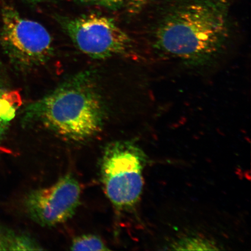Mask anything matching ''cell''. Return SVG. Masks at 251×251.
<instances>
[{
	"label": "cell",
	"instance_id": "obj_6",
	"mask_svg": "<svg viewBox=\"0 0 251 251\" xmlns=\"http://www.w3.org/2000/svg\"><path fill=\"white\" fill-rule=\"evenodd\" d=\"M81 188L71 175L51 186L31 191L25 200L28 215L43 227H53L72 218L79 206Z\"/></svg>",
	"mask_w": 251,
	"mask_h": 251
},
{
	"label": "cell",
	"instance_id": "obj_13",
	"mask_svg": "<svg viewBox=\"0 0 251 251\" xmlns=\"http://www.w3.org/2000/svg\"><path fill=\"white\" fill-rule=\"evenodd\" d=\"M26 1L30 2H39L49 1V0H26Z\"/></svg>",
	"mask_w": 251,
	"mask_h": 251
},
{
	"label": "cell",
	"instance_id": "obj_14",
	"mask_svg": "<svg viewBox=\"0 0 251 251\" xmlns=\"http://www.w3.org/2000/svg\"><path fill=\"white\" fill-rule=\"evenodd\" d=\"M220 1H225V0H220Z\"/></svg>",
	"mask_w": 251,
	"mask_h": 251
},
{
	"label": "cell",
	"instance_id": "obj_12",
	"mask_svg": "<svg viewBox=\"0 0 251 251\" xmlns=\"http://www.w3.org/2000/svg\"><path fill=\"white\" fill-rule=\"evenodd\" d=\"M149 1V0H126L134 8H139Z\"/></svg>",
	"mask_w": 251,
	"mask_h": 251
},
{
	"label": "cell",
	"instance_id": "obj_11",
	"mask_svg": "<svg viewBox=\"0 0 251 251\" xmlns=\"http://www.w3.org/2000/svg\"><path fill=\"white\" fill-rule=\"evenodd\" d=\"M81 2L90 5L101 6L111 9H117L121 7L126 0H80Z\"/></svg>",
	"mask_w": 251,
	"mask_h": 251
},
{
	"label": "cell",
	"instance_id": "obj_3",
	"mask_svg": "<svg viewBox=\"0 0 251 251\" xmlns=\"http://www.w3.org/2000/svg\"><path fill=\"white\" fill-rule=\"evenodd\" d=\"M148 157L131 141H117L105 147L100 166L103 190L118 211H130L139 203Z\"/></svg>",
	"mask_w": 251,
	"mask_h": 251
},
{
	"label": "cell",
	"instance_id": "obj_9",
	"mask_svg": "<svg viewBox=\"0 0 251 251\" xmlns=\"http://www.w3.org/2000/svg\"><path fill=\"white\" fill-rule=\"evenodd\" d=\"M72 251H108L101 238L93 234H84L75 238L71 245Z\"/></svg>",
	"mask_w": 251,
	"mask_h": 251
},
{
	"label": "cell",
	"instance_id": "obj_8",
	"mask_svg": "<svg viewBox=\"0 0 251 251\" xmlns=\"http://www.w3.org/2000/svg\"><path fill=\"white\" fill-rule=\"evenodd\" d=\"M43 249L32 238L0 226V251H31Z\"/></svg>",
	"mask_w": 251,
	"mask_h": 251
},
{
	"label": "cell",
	"instance_id": "obj_1",
	"mask_svg": "<svg viewBox=\"0 0 251 251\" xmlns=\"http://www.w3.org/2000/svg\"><path fill=\"white\" fill-rule=\"evenodd\" d=\"M106 117L95 74L84 71L65 80L24 109L25 125L42 126L65 139L84 141L98 134Z\"/></svg>",
	"mask_w": 251,
	"mask_h": 251
},
{
	"label": "cell",
	"instance_id": "obj_2",
	"mask_svg": "<svg viewBox=\"0 0 251 251\" xmlns=\"http://www.w3.org/2000/svg\"><path fill=\"white\" fill-rule=\"evenodd\" d=\"M151 34L152 46L158 54L194 67L218 58L230 36L223 12L201 3L176 9Z\"/></svg>",
	"mask_w": 251,
	"mask_h": 251
},
{
	"label": "cell",
	"instance_id": "obj_5",
	"mask_svg": "<svg viewBox=\"0 0 251 251\" xmlns=\"http://www.w3.org/2000/svg\"><path fill=\"white\" fill-rule=\"evenodd\" d=\"M58 19L75 46L91 58L106 59L125 55L130 51V36L111 18L92 14Z\"/></svg>",
	"mask_w": 251,
	"mask_h": 251
},
{
	"label": "cell",
	"instance_id": "obj_4",
	"mask_svg": "<svg viewBox=\"0 0 251 251\" xmlns=\"http://www.w3.org/2000/svg\"><path fill=\"white\" fill-rule=\"evenodd\" d=\"M0 44L12 64L22 71L42 67L54 54L52 37L46 27L9 6L2 11Z\"/></svg>",
	"mask_w": 251,
	"mask_h": 251
},
{
	"label": "cell",
	"instance_id": "obj_10",
	"mask_svg": "<svg viewBox=\"0 0 251 251\" xmlns=\"http://www.w3.org/2000/svg\"><path fill=\"white\" fill-rule=\"evenodd\" d=\"M174 247L177 250H217L213 243L200 237H188L176 243Z\"/></svg>",
	"mask_w": 251,
	"mask_h": 251
},
{
	"label": "cell",
	"instance_id": "obj_7",
	"mask_svg": "<svg viewBox=\"0 0 251 251\" xmlns=\"http://www.w3.org/2000/svg\"><path fill=\"white\" fill-rule=\"evenodd\" d=\"M20 94L9 89L0 78V143L21 105Z\"/></svg>",
	"mask_w": 251,
	"mask_h": 251
}]
</instances>
